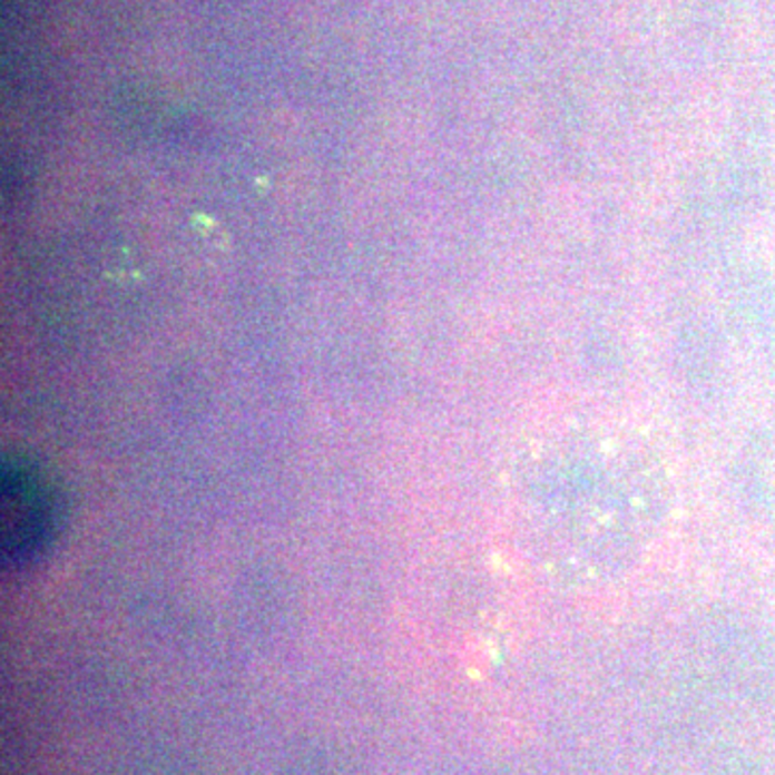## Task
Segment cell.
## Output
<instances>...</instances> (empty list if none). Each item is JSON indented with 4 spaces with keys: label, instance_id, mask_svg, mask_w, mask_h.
<instances>
[{
    "label": "cell",
    "instance_id": "6da1fadb",
    "mask_svg": "<svg viewBox=\"0 0 775 775\" xmlns=\"http://www.w3.org/2000/svg\"><path fill=\"white\" fill-rule=\"evenodd\" d=\"M670 504L664 468L634 447L532 452L517 481L526 565L573 590L625 580L661 541Z\"/></svg>",
    "mask_w": 775,
    "mask_h": 775
},
{
    "label": "cell",
    "instance_id": "7a4b0ae2",
    "mask_svg": "<svg viewBox=\"0 0 775 775\" xmlns=\"http://www.w3.org/2000/svg\"><path fill=\"white\" fill-rule=\"evenodd\" d=\"M43 489L29 481L11 474L4 483V539H9L7 549L11 553H22L41 541L46 530V507H41Z\"/></svg>",
    "mask_w": 775,
    "mask_h": 775
}]
</instances>
